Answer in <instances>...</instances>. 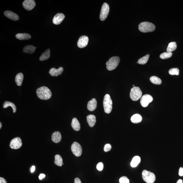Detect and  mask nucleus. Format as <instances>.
Here are the masks:
<instances>
[{
	"label": "nucleus",
	"instance_id": "obj_1",
	"mask_svg": "<svg viewBox=\"0 0 183 183\" xmlns=\"http://www.w3.org/2000/svg\"><path fill=\"white\" fill-rule=\"evenodd\" d=\"M37 96L41 100H47L51 98L52 94L51 90L48 87L43 86L37 89Z\"/></svg>",
	"mask_w": 183,
	"mask_h": 183
},
{
	"label": "nucleus",
	"instance_id": "obj_2",
	"mask_svg": "<svg viewBox=\"0 0 183 183\" xmlns=\"http://www.w3.org/2000/svg\"><path fill=\"white\" fill-rule=\"evenodd\" d=\"M155 26L154 24L149 22H142L139 26V30L143 33L152 32L155 30Z\"/></svg>",
	"mask_w": 183,
	"mask_h": 183
},
{
	"label": "nucleus",
	"instance_id": "obj_3",
	"mask_svg": "<svg viewBox=\"0 0 183 183\" xmlns=\"http://www.w3.org/2000/svg\"><path fill=\"white\" fill-rule=\"evenodd\" d=\"M113 102L111 97L108 94H106L104 96L103 101V106L104 112L106 113L109 114L112 109Z\"/></svg>",
	"mask_w": 183,
	"mask_h": 183
},
{
	"label": "nucleus",
	"instance_id": "obj_4",
	"mask_svg": "<svg viewBox=\"0 0 183 183\" xmlns=\"http://www.w3.org/2000/svg\"><path fill=\"white\" fill-rule=\"evenodd\" d=\"M120 59L118 57H114L111 58L106 62V68L109 71H112L116 68L120 62Z\"/></svg>",
	"mask_w": 183,
	"mask_h": 183
},
{
	"label": "nucleus",
	"instance_id": "obj_5",
	"mask_svg": "<svg viewBox=\"0 0 183 183\" xmlns=\"http://www.w3.org/2000/svg\"><path fill=\"white\" fill-rule=\"evenodd\" d=\"M142 175L143 180L147 183H153L155 180V176L153 173L150 171L144 170Z\"/></svg>",
	"mask_w": 183,
	"mask_h": 183
},
{
	"label": "nucleus",
	"instance_id": "obj_6",
	"mask_svg": "<svg viewBox=\"0 0 183 183\" xmlns=\"http://www.w3.org/2000/svg\"><path fill=\"white\" fill-rule=\"evenodd\" d=\"M142 92L139 87H134L131 90L130 97L132 100L136 101L141 98Z\"/></svg>",
	"mask_w": 183,
	"mask_h": 183
},
{
	"label": "nucleus",
	"instance_id": "obj_7",
	"mask_svg": "<svg viewBox=\"0 0 183 183\" xmlns=\"http://www.w3.org/2000/svg\"><path fill=\"white\" fill-rule=\"evenodd\" d=\"M110 7L109 5L106 3H104L102 5L101 10L100 19L102 21H104L107 18L109 14Z\"/></svg>",
	"mask_w": 183,
	"mask_h": 183
},
{
	"label": "nucleus",
	"instance_id": "obj_8",
	"mask_svg": "<svg viewBox=\"0 0 183 183\" xmlns=\"http://www.w3.org/2000/svg\"><path fill=\"white\" fill-rule=\"evenodd\" d=\"M71 150L72 152L76 157L80 156L82 154V147L81 145L76 142H75L72 143L71 147Z\"/></svg>",
	"mask_w": 183,
	"mask_h": 183
},
{
	"label": "nucleus",
	"instance_id": "obj_9",
	"mask_svg": "<svg viewBox=\"0 0 183 183\" xmlns=\"http://www.w3.org/2000/svg\"><path fill=\"white\" fill-rule=\"evenodd\" d=\"M22 145V142L21 139L16 137L11 140L10 147L11 149H17L20 148Z\"/></svg>",
	"mask_w": 183,
	"mask_h": 183
},
{
	"label": "nucleus",
	"instance_id": "obj_10",
	"mask_svg": "<svg viewBox=\"0 0 183 183\" xmlns=\"http://www.w3.org/2000/svg\"><path fill=\"white\" fill-rule=\"evenodd\" d=\"M153 98L151 95L149 94L144 95L141 100V104L143 107H146L149 104L152 102Z\"/></svg>",
	"mask_w": 183,
	"mask_h": 183
},
{
	"label": "nucleus",
	"instance_id": "obj_11",
	"mask_svg": "<svg viewBox=\"0 0 183 183\" xmlns=\"http://www.w3.org/2000/svg\"><path fill=\"white\" fill-rule=\"evenodd\" d=\"M36 3L34 0H25L22 3V5L26 10L30 11L34 8Z\"/></svg>",
	"mask_w": 183,
	"mask_h": 183
},
{
	"label": "nucleus",
	"instance_id": "obj_12",
	"mask_svg": "<svg viewBox=\"0 0 183 183\" xmlns=\"http://www.w3.org/2000/svg\"><path fill=\"white\" fill-rule=\"evenodd\" d=\"M89 42V38L86 36H82L80 37L77 42L78 47L80 48H85L87 46Z\"/></svg>",
	"mask_w": 183,
	"mask_h": 183
},
{
	"label": "nucleus",
	"instance_id": "obj_13",
	"mask_svg": "<svg viewBox=\"0 0 183 183\" xmlns=\"http://www.w3.org/2000/svg\"><path fill=\"white\" fill-rule=\"evenodd\" d=\"M65 18V16L62 13H59L54 16L53 19L54 24L56 25H59L62 22Z\"/></svg>",
	"mask_w": 183,
	"mask_h": 183
},
{
	"label": "nucleus",
	"instance_id": "obj_14",
	"mask_svg": "<svg viewBox=\"0 0 183 183\" xmlns=\"http://www.w3.org/2000/svg\"><path fill=\"white\" fill-rule=\"evenodd\" d=\"M5 15L7 17V18L10 19L14 20V21H17L19 19V17L17 14L13 12L10 11H5L4 12Z\"/></svg>",
	"mask_w": 183,
	"mask_h": 183
},
{
	"label": "nucleus",
	"instance_id": "obj_15",
	"mask_svg": "<svg viewBox=\"0 0 183 183\" xmlns=\"http://www.w3.org/2000/svg\"><path fill=\"white\" fill-rule=\"evenodd\" d=\"M63 69L62 67H60L58 69L52 68L50 69L49 73L52 76H57L60 75L63 72Z\"/></svg>",
	"mask_w": 183,
	"mask_h": 183
},
{
	"label": "nucleus",
	"instance_id": "obj_16",
	"mask_svg": "<svg viewBox=\"0 0 183 183\" xmlns=\"http://www.w3.org/2000/svg\"><path fill=\"white\" fill-rule=\"evenodd\" d=\"M97 106V101L95 98H93L88 102L87 105V108L89 111H93L96 109Z\"/></svg>",
	"mask_w": 183,
	"mask_h": 183
},
{
	"label": "nucleus",
	"instance_id": "obj_17",
	"mask_svg": "<svg viewBox=\"0 0 183 183\" xmlns=\"http://www.w3.org/2000/svg\"><path fill=\"white\" fill-rule=\"evenodd\" d=\"M61 133L59 131L54 132L52 136V141L55 143H58L61 141Z\"/></svg>",
	"mask_w": 183,
	"mask_h": 183
},
{
	"label": "nucleus",
	"instance_id": "obj_18",
	"mask_svg": "<svg viewBox=\"0 0 183 183\" xmlns=\"http://www.w3.org/2000/svg\"><path fill=\"white\" fill-rule=\"evenodd\" d=\"M71 126L73 129L75 131H79L81 129V125H80L79 121L76 118H74L73 119Z\"/></svg>",
	"mask_w": 183,
	"mask_h": 183
},
{
	"label": "nucleus",
	"instance_id": "obj_19",
	"mask_svg": "<svg viewBox=\"0 0 183 183\" xmlns=\"http://www.w3.org/2000/svg\"><path fill=\"white\" fill-rule=\"evenodd\" d=\"M87 122L89 126L93 127L94 126L96 122V117L94 115H89L87 117Z\"/></svg>",
	"mask_w": 183,
	"mask_h": 183
},
{
	"label": "nucleus",
	"instance_id": "obj_20",
	"mask_svg": "<svg viewBox=\"0 0 183 183\" xmlns=\"http://www.w3.org/2000/svg\"><path fill=\"white\" fill-rule=\"evenodd\" d=\"M16 38L20 40H28L31 38V35L27 33H18L16 35Z\"/></svg>",
	"mask_w": 183,
	"mask_h": 183
},
{
	"label": "nucleus",
	"instance_id": "obj_21",
	"mask_svg": "<svg viewBox=\"0 0 183 183\" xmlns=\"http://www.w3.org/2000/svg\"><path fill=\"white\" fill-rule=\"evenodd\" d=\"M24 79V75L22 73H20L17 74L16 76L15 81L17 85L19 86H20L22 85V81Z\"/></svg>",
	"mask_w": 183,
	"mask_h": 183
},
{
	"label": "nucleus",
	"instance_id": "obj_22",
	"mask_svg": "<svg viewBox=\"0 0 183 183\" xmlns=\"http://www.w3.org/2000/svg\"><path fill=\"white\" fill-rule=\"evenodd\" d=\"M142 118L141 115L139 114H135L131 117V122L134 124H137L141 122Z\"/></svg>",
	"mask_w": 183,
	"mask_h": 183
},
{
	"label": "nucleus",
	"instance_id": "obj_23",
	"mask_svg": "<svg viewBox=\"0 0 183 183\" xmlns=\"http://www.w3.org/2000/svg\"><path fill=\"white\" fill-rule=\"evenodd\" d=\"M141 161V159L139 156H135L133 158L131 162V166L133 168H135L138 166Z\"/></svg>",
	"mask_w": 183,
	"mask_h": 183
},
{
	"label": "nucleus",
	"instance_id": "obj_24",
	"mask_svg": "<svg viewBox=\"0 0 183 183\" xmlns=\"http://www.w3.org/2000/svg\"><path fill=\"white\" fill-rule=\"evenodd\" d=\"M50 56V49L46 50L41 55L40 60V61L46 60L49 58Z\"/></svg>",
	"mask_w": 183,
	"mask_h": 183
},
{
	"label": "nucleus",
	"instance_id": "obj_25",
	"mask_svg": "<svg viewBox=\"0 0 183 183\" xmlns=\"http://www.w3.org/2000/svg\"><path fill=\"white\" fill-rule=\"evenodd\" d=\"M35 47L32 45H28L25 46L23 50L24 53L32 54L35 51Z\"/></svg>",
	"mask_w": 183,
	"mask_h": 183
},
{
	"label": "nucleus",
	"instance_id": "obj_26",
	"mask_svg": "<svg viewBox=\"0 0 183 183\" xmlns=\"http://www.w3.org/2000/svg\"><path fill=\"white\" fill-rule=\"evenodd\" d=\"M54 163L56 165L61 167L63 165V159L59 154L56 155L55 156Z\"/></svg>",
	"mask_w": 183,
	"mask_h": 183
},
{
	"label": "nucleus",
	"instance_id": "obj_27",
	"mask_svg": "<svg viewBox=\"0 0 183 183\" xmlns=\"http://www.w3.org/2000/svg\"><path fill=\"white\" fill-rule=\"evenodd\" d=\"M3 106L4 108H6L10 106L12 108L13 113L16 112V106L12 102L5 101L4 103Z\"/></svg>",
	"mask_w": 183,
	"mask_h": 183
},
{
	"label": "nucleus",
	"instance_id": "obj_28",
	"mask_svg": "<svg viewBox=\"0 0 183 183\" xmlns=\"http://www.w3.org/2000/svg\"><path fill=\"white\" fill-rule=\"evenodd\" d=\"M177 47L176 43L172 42L170 43L167 48V52H172L176 49Z\"/></svg>",
	"mask_w": 183,
	"mask_h": 183
},
{
	"label": "nucleus",
	"instance_id": "obj_29",
	"mask_svg": "<svg viewBox=\"0 0 183 183\" xmlns=\"http://www.w3.org/2000/svg\"><path fill=\"white\" fill-rule=\"evenodd\" d=\"M150 81L155 85H159L162 83L161 80L159 78L156 76H152L150 78Z\"/></svg>",
	"mask_w": 183,
	"mask_h": 183
},
{
	"label": "nucleus",
	"instance_id": "obj_30",
	"mask_svg": "<svg viewBox=\"0 0 183 183\" xmlns=\"http://www.w3.org/2000/svg\"><path fill=\"white\" fill-rule=\"evenodd\" d=\"M150 57V55L147 54L144 57L140 59L138 61L137 63L140 65H145L146 64L148 61Z\"/></svg>",
	"mask_w": 183,
	"mask_h": 183
},
{
	"label": "nucleus",
	"instance_id": "obj_31",
	"mask_svg": "<svg viewBox=\"0 0 183 183\" xmlns=\"http://www.w3.org/2000/svg\"><path fill=\"white\" fill-rule=\"evenodd\" d=\"M172 52H165L161 54L160 55V57L162 59H167L172 57Z\"/></svg>",
	"mask_w": 183,
	"mask_h": 183
},
{
	"label": "nucleus",
	"instance_id": "obj_32",
	"mask_svg": "<svg viewBox=\"0 0 183 183\" xmlns=\"http://www.w3.org/2000/svg\"><path fill=\"white\" fill-rule=\"evenodd\" d=\"M169 73L171 75H178L179 74V70L177 68L171 69L169 71Z\"/></svg>",
	"mask_w": 183,
	"mask_h": 183
},
{
	"label": "nucleus",
	"instance_id": "obj_33",
	"mask_svg": "<svg viewBox=\"0 0 183 183\" xmlns=\"http://www.w3.org/2000/svg\"><path fill=\"white\" fill-rule=\"evenodd\" d=\"M120 183H130L129 179L126 176H122L119 179Z\"/></svg>",
	"mask_w": 183,
	"mask_h": 183
},
{
	"label": "nucleus",
	"instance_id": "obj_34",
	"mask_svg": "<svg viewBox=\"0 0 183 183\" xmlns=\"http://www.w3.org/2000/svg\"><path fill=\"white\" fill-rule=\"evenodd\" d=\"M112 148L111 145L110 144H106L104 145V151L106 152H109L111 150Z\"/></svg>",
	"mask_w": 183,
	"mask_h": 183
},
{
	"label": "nucleus",
	"instance_id": "obj_35",
	"mask_svg": "<svg viewBox=\"0 0 183 183\" xmlns=\"http://www.w3.org/2000/svg\"><path fill=\"white\" fill-rule=\"evenodd\" d=\"M97 169L99 171H102L104 168V164L102 162H99L97 165Z\"/></svg>",
	"mask_w": 183,
	"mask_h": 183
},
{
	"label": "nucleus",
	"instance_id": "obj_36",
	"mask_svg": "<svg viewBox=\"0 0 183 183\" xmlns=\"http://www.w3.org/2000/svg\"><path fill=\"white\" fill-rule=\"evenodd\" d=\"M179 175L180 176H183V168L180 167L179 171Z\"/></svg>",
	"mask_w": 183,
	"mask_h": 183
},
{
	"label": "nucleus",
	"instance_id": "obj_37",
	"mask_svg": "<svg viewBox=\"0 0 183 183\" xmlns=\"http://www.w3.org/2000/svg\"><path fill=\"white\" fill-rule=\"evenodd\" d=\"M0 183H7V182L5 179L1 177H0Z\"/></svg>",
	"mask_w": 183,
	"mask_h": 183
},
{
	"label": "nucleus",
	"instance_id": "obj_38",
	"mask_svg": "<svg viewBox=\"0 0 183 183\" xmlns=\"http://www.w3.org/2000/svg\"><path fill=\"white\" fill-rule=\"evenodd\" d=\"M74 183H82V182L79 178H76L75 179Z\"/></svg>",
	"mask_w": 183,
	"mask_h": 183
},
{
	"label": "nucleus",
	"instance_id": "obj_39",
	"mask_svg": "<svg viewBox=\"0 0 183 183\" xmlns=\"http://www.w3.org/2000/svg\"><path fill=\"white\" fill-rule=\"evenodd\" d=\"M45 176V175L44 174H41L39 176V178L40 180H42L43 178H44Z\"/></svg>",
	"mask_w": 183,
	"mask_h": 183
},
{
	"label": "nucleus",
	"instance_id": "obj_40",
	"mask_svg": "<svg viewBox=\"0 0 183 183\" xmlns=\"http://www.w3.org/2000/svg\"><path fill=\"white\" fill-rule=\"evenodd\" d=\"M35 170V166H32V167L31 168V173H33L34 172Z\"/></svg>",
	"mask_w": 183,
	"mask_h": 183
},
{
	"label": "nucleus",
	"instance_id": "obj_41",
	"mask_svg": "<svg viewBox=\"0 0 183 183\" xmlns=\"http://www.w3.org/2000/svg\"><path fill=\"white\" fill-rule=\"evenodd\" d=\"M176 183H183V181L182 180H181V179H180V180H179L178 181H177Z\"/></svg>",
	"mask_w": 183,
	"mask_h": 183
},
{
	"label": "nucleus",
	"instance_id": "obj_42",
	"mask_svg": "<svg viewBox=\"0 0 183 183\" xmlns=\"http://www.w3.org/2000/svg\"><path fill=\"white\" fill-rule=\"evenodd\" d=\"M2 127V124L1 122H0V129H1Z\"/></svg>",
	"mask_w": 183,
	"mask_h": 183
},
{
	"label": "nucleus",
	"instance_id": "obj_43",
	"mask_svg": "<svg viewBox=\"0 0 183 183\" xmlns=\"http://www.w3.org/2000/svg\"><path fill=\"white\" fill-rule=\"evenodd\" d=\"M133 86L134 87V85H133Z\"/></svg>",
	"mask_w": 183,
	"mask_h": 183
}]
</instances>
